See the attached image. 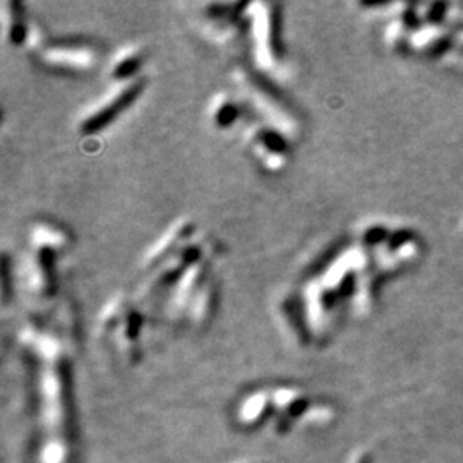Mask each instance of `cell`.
<instances>
[{
    "label": "cell",
    "mask_w": 463,
    "mask_h": 463,
    "mask_svg": "<svg viewBox=\"0 0 463 463\" xmlns=\"http://www.w3.org/2000/svg\"><path fill=\"white\" fill-rule=\"evenodd\" d=\"M148 78H139L129 83H112V88L93 103L78 120V131L81 136H93L105 131L114 120L134 105L136 100L144 93Z\"/></svg>",
    "instance_id": "cell-6"
},
{
    "label": "cell",
    "mask_w": 463,
    "mask_h": 463,
    "mask_svg": "<svg viewBox=\"0 0 463 463\" xmlns=\"http://www.w3.org/2000/svg\"><path fill=\"white\" fill-rule=\"evenodd\" d=\"M280 12L274 3H249L247 10V38L252 57L259 71L274 72L280 65Z\"/></svg>",
    "instance_id": "cell-5"
},
{
    "label": "cell",
    "mask_w": 463,
    "mask_h": 463,
    "mask_svg": "<svg viewBox=\"0 0 463 463\" xmlns=\"http://www.w3.org/2000/svg\"><path fill=\"white\" fill-rule=\"evenodd\" d=\"M332 416L330 403L316 400V396L294 386L250 389L235 405V422L239 426L246 429L270 427L277 433L326 424Z\"/></svg>",
    "instance_id": "cell-2"
},
{
    "label": "cell",
    "mask_w": 463,
    "mask_h": 463,
    "mask_svg": "<svg viewBox=\"0 0 463 463\" xmlns=\"http://www.w3.org/2000/svg\"><path fill=\"white\" fill-rule=\"evenodd\" d=\"M237 85H239L240 91H242L244 100L249 102L257 112L263 117V122L274 125L285 134L292 136L299 131V125L295 117L287 110V107L274 96V93L264 85H261L252 74L247 71H237L235 72Z\"/></svg>",
    "instance_id": "cell-8"
},
{
    "label": "cell",
    "mask_w": 463,
    "mask_h": 463,
    "mask_svg": "<svg viewBox=\"0 0 463 463\" xmlns=\"http://www.w3.org/2000/svg\"><path fill=\"white\" fill-rule=\"evenodd\" d=\"M2 24H3V40L12 47H26L31 50H38L43 43V38L40 36V31L34 24L28 19L26 14L21 10L19 3L3 2L2 9Z\"/></svg>",
    "instance_id": "cell-11"
},
{
    "label": "cell",
    "mask_w": 463,
    "mask_h": 463,
    "mask_svg": "<svg viewBox=\"0 0 463 463\" xmlns=\"http://www.w3.org/2000/svg\"><path fill=\"white\" fill-rule=\"evenodd\" d=\"M247 10L249 3H208L203 12L206 34L218 43H233L247 31Z\"/></svg>",
    "instance_id": "cell-10"
},
{
    "label": "cell",
    "mask_w": 463,
    "mask_h": 463,
    "mask_svg": "<svg viewBox=\"0 0 463 463\" xmlns=\"http://www.w3.org/2000/svg\"><path fill=\"white\" fill-rule=\"evenodd\" d=\"M144 314L139 302L116 297L100 312L96 333L103 345L120 355L122 360H138L142 347Z\"/></svg>",
    "instance_id": "cell-4"
},
{
    "label": "cell",
    "mask_w": 463,
    "mask_h": 463,
    "mask_svg": "<svg viewBox=\"0 0 463 463\" xmlns=\"http://www.w3.org/2000/svg\"><path fill=\"white\" fill-rule=\"evenodd\" d=\"M290 136L266 122L249 124L244 141L254 162L268 173H278L290 162Z\"/></svg>",
    "instance_id": "cell-7"
},
{
    "label": "cell",
    "mask_w": 463,
    "mask_h": 463,
    "mask_svg": "<svg viewBox=\"0 0 463 463\" xmlns=\"http://www.w3.org/2000/svg\"><path fill=\"white\" fill-rule=\"evenodd\" d=\"M45 67L64 72H88L98 64V47L85 40H55L38 48Z\"/></svg>",
    "instance_id": "cell-9"
},
{
    "label": "cell",
    "mask_w": 463,
    "mask_h": 463,
    "mask_svg": "<svg viewBox=\"0 0 463 463\" xmlns=\"http://www.w3.org/2000/svg\"><path fill=\"white\" fill-rule=\"evenodd\" d=\"M21 343L38 360L40 462L71 463V383L64 340L52 326L26 325Z\"/></svg>",
    "instance_id": "cell-1"
},
{
    "label": "cell",
    "mask_w": 463,
    "mask_h": 463,
    "mask_svg": "<svg viewBox=\"0 0 463 463\" xmlns=\"http://www.w3.org/2000/svg\"><path fill=\"white\" fill-rule=\"evenodd\" d=\"M148 54L141 45H127L122 47L110 61L107 76L110 83H129L134 79L144 78V69Z\"/></svg>",
    "instance_id": "cell-12"
},
{
    "label": "cell",
    "mask_w": 463,
    "mask_h": 463,
    "mask_svg": "<svg viewBox=\"0 0 463 463\" xmlns=\"http://www.w3.org/2000/svg\"><path fill=\"white\" fill-rule=\"evenodd\" d=\"M21 278L23 287L36 302H50L57 292L58 261L67 252L69 237L61 227L48 222L33 225L28 239Z\"/></svg>",
    "instance_id": "cell-3"
},
{
    "label": "cell",
    "mask_w": 463,
    "mask_h": 463,
    "mask_svg": "<svg viewBox=\"0 0 463 463\" xmlns=\"http://www.w3.org/2000/svg\"><path fill=\"white\" fill-rule=\"evenodd\" d=\"M244 102L228 91L215 95L208 105V120L218 131H230L244 120Z\"/></svg>",
    "instance_id": "cell-13"
}]
</instances>
